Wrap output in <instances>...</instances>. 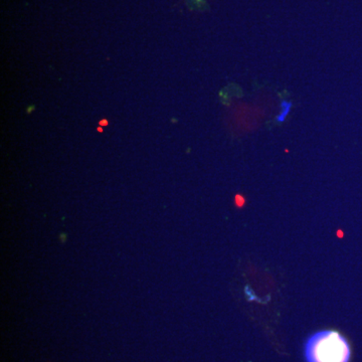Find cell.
I'll use <instances>...</instances> for the list:
<instances>
[{
  "instance_id": "1",
  "label": "cell",
  "mask_w": 362,
  "mask_h": 362,
  "mask_svg": "<svg viewBox=\"0 0 362 362\" xmlns=\"http://www.w3.org/2000/svg\"><path fill=\"white\" fill-rule=\"evenodd\" d=\"M307 362H349L351 350L346 338L333 330L314 333L304 345Z\"/></svg>"
},
{
  "instance_id": "2",
  "label": "cell",
  "mask_w": 362,
  "mask_h": 362,
  "mask_svg": "<svg viewBox=\"0 0 362 362\" xmlns=\"http://www.w3.org/2000/svg\"><path fill=\"white\" fill-rule=\"evenodd\" d=\"M292 106V102L287 101V100H283V101L281 102V112L278 114L277 117H276V121H277L278 123L285 122L286 119H287L290 112H291Z\"/></svg>"
}]
</instances>
